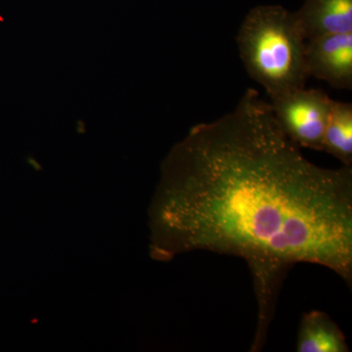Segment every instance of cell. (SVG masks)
<instances>
[{
	"label": "cell",
	"instance_id": "6da1fadb",
	"mask_svg": "<svg viewBox=\"0 0 352 352\" xmlns=\"http://www.w3.org/2000/svg\"><path fill=\"white\" fill-rule=\"evenodd\" d=\"M149 215L155 258L206 251L244 259L258 302L252 352L263 351L296 264L328 268L351 288L352 166L311 163L256 90L175 145Z\"/></svg>",
	"mask_w": 352,
	"mask_h": 352
},
{
	"label": "cell",
	"instance_id": "7a4b0ae2",
	"mask_svg": "<svg viewBox=\"0 0 352 352\" xmlns=\"http://www.w3.org/2000/svg\"><path fill=\"white\" fill-rule=\"evenodd\" d=\"M247 73L271 99L305 87V38L296 12L281 6H259L245 16L237 34Z\"/></svg>",
	"mask_w": 352,
	"mask_h": 352
},
{
	"label": "cell",
	"instance_id": "3957f363",
	"mask_svg": "<svg viewBox=\"0 0 352 352\" xmlns=\"http://www.w3.org/2000/svg\"><path fill=\"white\" fill-rule=\"evenodd\" d=\"M333 99L320 89H300L271 99L282 131L300 148L322 151Z\"/></svg>",
	"mask_w": 352,
	"mask_h": 352
},
{
	"label": "cell",
	"instance_id": "277c9868",
	"mask_svg": "<svg viewBox=\"0 0 352 352\" xmlns=\"http://www.w3.org/2000/svg\"><path fill=\"white\" fill-rule=\"evenodd\" d=\"M308 75L336 89L352 88V32L327 34L307 41Z\"/></svg>",
	"mask_w": 352,
	"mask_h": 352
},
{
	"label": "cell",
	"instance_id": "5b68a950",
	"mask_svg": "<svg viewBox=\"0 0 352 352\" xmlns=\"http://www.w3.org/2000/svg\"><path fill=\"white\" fill-rule=\"evenodd\" d=\"M296 14L307 41L352 32V0H305Z\"/></svg>",
	"mask_w": 352,
	"mask_h": 352
},
{
	"label": "cell",
	"instance_id": "8992f818",
	"mask_svg": "<svg viewBox=\"0 0 352 352\" xmlns=\"http://www.w3.org/2000/svg\"><path fill=\"white\" fill-rule=\"evenodd\" d=\"M298 352H349L346 337L327 314L319 310L303 315L298 329Z\"/></svg>",
	"mask_w": 352,
	"mask_h": 352
},
{
	"label": "cell",
	"instance_id": "52a82bcc",
	"mask_svg": "<svg viewBox=\"0 0 352 352\" xmlns=\"http://www.w3.org/2000/svg\"><path fill=\"white\" fill-rule=\"evenodd\" d=\"M339 160L342 166H352V104L332 101L323 150Z\"/></svg>",
	"mask_w": 352,
	"mask_h": 352
}]
</instances>
